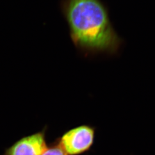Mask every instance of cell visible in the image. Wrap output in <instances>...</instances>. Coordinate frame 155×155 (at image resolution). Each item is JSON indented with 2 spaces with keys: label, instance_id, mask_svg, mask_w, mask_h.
<instances>
[{
  "label": "cell",
  "instance_id": "cell-1",
  "mask_svg": "<svg viewBox=\"0 0 155 155\" xmlns=\"http://www.w3.org/2000/svg\"><path fill=\"white\" fill-rule=\"evenodd\" d=\"M62 14L75 47L85 56L117 55L122 40L101 0H62Z\"/></svg>",
  "mask_w": 155,
  "mask_h": 155
},
{
  "label": "cell",
  "instance_id": "cell-2",
  "mask_svg": "<svg viewBox=\"0 0 155 155\" xmlns=\"http://www.w3.org/2000/svg\"><path fill=\"white\" fill-rule=\"evenodd\" d=\"M95 133L94 127L83 125L68 130L57 140L67 155H81L93 145Z\"/></svg>",
  "mask_w": 155,
  "mask_h": 155
},
{
  "label": "cell",
  "instance_id": "cell-3",
  "mask_svg": "<svg viewBox=\"0 0 155 155\" xmlns=\"http://www.w3.org/2000/svg\"><path fill=\"white\" fill-rule=\"evenodd\" d=\"M45 129L18 140L5 150L3 155H41L47 145Z\"/></svg>",
  "mask_w": 155,
  "mask_h": 155
},
{
  "label": "cell",
  "instance_id": "cell-4",
  "mask_svg": "<svg viewBox=\"0 0 155 155\" xmlns=\"http://www.w3.org/2000/svg\"><path fill=\"white\" fill-rule=\"evenodd\" d=\"M41 155H68L56 140L55 142L47 145Z\"/></svg>",
  "mask_w": 155,
  "mask_h": 155
}]
</instances>
